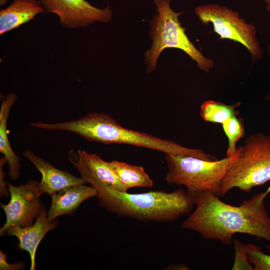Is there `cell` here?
I'll return each mask as SVG.
<instances>
[{
    "mask_svg": "<svg viewBox=\"0 0 270 270\" xmlns=\"http://www.w3.org/2000/svg\"><path fill=\"white\" fill-rule=\"evenodd\" d=\"M266 100H270V92L266 97Z\"/></svg>",
    "mask_w": 270,
    "mask_h": 270,
    "instance_id": "484cf974",
    "label": "cell"
},
{
    "mask_svg": "<svg viewBox=\"0 0 270 270\" xmlns=\"http://www.w3.org/2000/svg\"><path fill=\"white\" fill-rule=\"evenodd\" d=\"M8 1V0H0V5L4 6Z\"/></svg>",
    "mask_w": 270,
    "mask_h": 270,
    "instance_id": "d4e9b609",
    "label": "cell"
},
{
    "mask_svg": "<svg viewBox=\"0 0 270 270\" xmlns=\"http://www.w3.org/2000/svg\"><path fill=\"white\" fill-rule=\"evenodd\" d=\"M264 1L266 5V10L268 12H270V0H264ZM267 52L269 55H270V44L268 47Z\"/></svg>",
    "mask_w": 270,
    "mask_h": 270,
    "instance_id": "cb8c5ba5",
    "label": "cell"
},
{
    "mask_svg": "<svg viewBox=\"0 0 270 270\" xmlns=\"http://www.w3.org/2000/svg\"><path fill=\"white\" fill-rule=\"evenodd\" d=\"M164 270H190L184 264H170Z\"/></svg>",
    "mask_w": 270,
    "mask_h": 270,
    "instance_id": "603a6c76",
    "label": "cell"
},
{
    "mask_svg": "<svg viewBox=\"0 0 270 270\" xmlns=\"http://www.w3.org/2000/svg\"><path fill=\"white\" fill-rule=\"evenodd\" d=\"M38 0L44 11L56 14L62 26L68 28L86 26L94 22H108L112 16L108 6L98 8L86 0Z\"/></svg>",
    "mask_w": 270,
    "mask_h": 270,
    "instance_id": "9c48e42d",
    "label": "cell"
},
{
    "mask_svg": "<svg viewBox=\"0 0 270 270\" xmlns=\"http://www.w3.org/2000/svg\"><path fill=\"white\" fill-rule=\"evenodd\" d=\"M44 11L38 0H14L8 7L0 11V34L28 22Z\"/></svg>",
    "mask_w": 270,
    "mask_h": 270,
    "instance_id": "5bb4252c",
    "label": "cell"
},
{
    "mask_svg": "<svg viewBox=\"0 0 270 270\" xmlns=\"http://www.w3.org/2000/svg\"><path fill=\"white\" fill-rule=\"evenodd\" d=\"M270 193V186L244 200L240 206H233L212 192H204L192 198L196 208L181 228L228 246L232 243L235 234H248L266 240L265 246L270 250V216L264 204Z\"/></svg>",
    "mask_w": 270,
    "mask_h": 270,
    "instance_id": "6da1fadb",
    "label": "cell"
},
{
    "mask_svg": "<svg viewBox=\"0 0 270 270\" xmlns=\"http://www.w3.org/2000/svg\"><path fill=\"white\" fill-rule=\"evenodd\" d=\"M240 102L228 105L213 100L204 102L200 106V116L207 122L222 124L225 120L236 116L238 112L236 108Z\"/></svg>",
    "mask_w": 270,
    "mask_h": 270,
    "instance_id": "e0dca14e",
    "label": "cell"
},
{
    "mask_svg": "<svg viewBox=\"0 0 270 270\" xmlns=\"http://www.w3.org/2000/svg\"><path fill=\"white\" fill-rule=\"evenodd\" d=\"M16 99L13 93L8 94L2 100L0 110V152L7 160L8 176L12 180L18 178L20 174V158L12 150L8 136L6 124L12 106Z\"/></svg>",
    "mask_w": 270,
    "mask_h": 270,
    "instance_id": "9a60e30c",
    "label": "cell"
},
{
    "mask_svg": "<svg viewBox=\"0 0 270 270\" xmlns=\"http://www.w3.org/2000/svg\"><path fill=\"white\" fill-rule=\"evenodd\" d=\"M7 254L2 250H0V270H19L24 269V265L22 262L10 264L8 262Z\"/></svg>",
    "mask_w": 270,
    "mask_h": 270,
    "instance_id": "44dd1931",
    "label": "cell"
},
{
    "mask_svg": "<svg viewBox=\"0 0 270 270\" xmlns=\"http://www.w3.org/2000/svg\"><path fill=\"white\" fill-rule=\"evenodd\" d=\"M246 254L254 270H270V255L265 254L261 247L254 244H246Z\"/></svg>",
    "mask_w": 270,
    "mask_h": 270,
    "instance_id": "d6986e66",
    "label": "cell"
},
{
    "mask_svg": "<svg viewBox=\"0 0 270 270\" xmlns=\"http://www.w3.org/2000/svg\"><path fill=\"white\" fill-rule=\"evenodd\" d=\"M234 250V260L232 270H254V266L248 262L246 254V244L237 239L233 240Z\"/></svg>",
    "mask_w": 270,
    "mask_h": 270,
    "instance_id": "ffe728a7",
    "label": "cell"
},
{
    "mask_svg": "<svg viewBox=\"0 0 270 270\" xmlns=\"http://www.w3.org/2000/svg\"><path fill=\"white\" fill-rule=\"evenodd\" d=\"M97 190L98 204L118 216L148 222H170L189 214L194 203L186 190H150L140 194L120 192L104 186Z\"/></svg>",
    "mask_w": 270,
    "mask_h": 270,
    "instance_id": "7a4b0ae2",
    "label": "cell"
},
{
    "mask_svg": "<svg viewBox=\"0 0 270 270\" xmlns=\"http://www.w3.org/2000/svg\"><path fill=\"white\" fill-rule=\"evenodd\" d=\"M222 126L228 139L226 157H230L237 150V142L244 136V121L242 118L234 116L225 120Z\"/></svg>",
    "mask_w": 270,
    "mask_h": 270,
    "instance_id": "ac0fdd59",
    "label": "cell"
},
{
    "mask_svg": "<svg viewBox=\"0 0 270 270\" xmlns=\"http://www.w3.org/2000/svg\"><path fill=\"white\" fill-rule=\"evenodd\" d=\"M58 221L52 222L48 218V212L42 205L34 224L22 227L18 225L10 226L6 230L8 236H16L18 240V248L28 252L30 260V270H36L35 258L38 246L47 232L54 229Z\"/></svg>",
    "mask_w": 270,
    "mask_h": 270,
    "instance_id": "8fae6325",
    "label": "cell"
},
{
    "mask_svg": "<svg viewBox=\"0 0 270 270\" xmlns=\"http://www.w3.org/2000/svg\"><path fill=\"white\" fill-rule=\"evenodd\" d=\"M97 190L84 184L64 188L50 196L52 203L48 212V218L52 222L62 215H71L80 204L90 198L96 196Z\"/></svg>",
    "mask_w": 270,
    "mask_h": 270,
    "instance_id": "4fadbf2b",
    "label": "cell"
},
{
    "mask_svg": "<svg viewBox=\"0 0 270 270\" xmlns=\"http://www.w3.org/2000/svg\"><path fill=\"white\" fill-rule=\"evenodd\" d=\"M157 14L150 24V48L145 53L147 71L155 70L161 52L166 48H177L184 51L197 64L198 67L208 72L214 66L212 60L206 58L189 40L178 20L181 12L170 7V0H154Z\"/></svg>",
    "mask_w": 270,
    "mask_h": 270,
    "instance_id": "5b68a950",
    "label": "cell"
},
{
    "mask_svg": "<svg viewBox=\"0 0 270 270\" xmlns=\"http://www.w3.org/2000/svg\"><path fill=\"white\" fill-rule=\"evenodd\" d=\"M52 128L72 132L91 142L130 144L165 154L190 156L208 160L216 159L202 150L186 148L171 140L124 128L110 116L102 112H92L76 120L54 123Z\"/></svg>",
    "mask_w": 270,
    "mask_h": 270,
    "instance_id": "3957f363",
    "label": "cell"
},
{
    "mask_svg": "<svg viewBox=\"0 0 270 270\" xmlns=\"http://www.w3.org/2000/svg\"><path fill=\"white\" fill-rule=\"evenodd\" d=\"M108 164L128 190L138 187L152 188L154 186V181L142 166L116 160L108 162Z\"/></svg>",
    "mask_w": 270,
    "mask_h": 270,
    "instance_id": "2e32d148",
    "label": "cell"
},
{
    "mask_svg": "<svg viewBox=\"0 0 270 270\" xmlns=\"http://www.w3.org/2000/svg\"><path fill=\"white\" fill-rule=\"evenodd\" d=\"M69 160L78 170L80 178L93 187L104 186L120 192L128 190L120 182L108 164L96 154L78 149L69 152Z\"/></svg>",
    "mask_w": 270,
    "mask_h": 270,
    "instance_id": "30bf717a",
    "label": "cell"
},
{
    "mask_svg": "<svg viewBox=\"0 0 270 270\" xmlns=\"http://www.w3.org/2000/svg\"><path fill=\"white\" fill-rule=\"evenodd\" d=\"M194 12L204 24H212L214 32L220 38L230 39L245 46L253 62L262 58V50L256 37V26L246 23L238 12L214 4L198 6Z\"/></svg>",
    "mask_w": 270,
    "mask_h": 270,
    "instance_id": "52a82bcc",
    "label": "cell"
},
{
    "mask_svg": "<svg viewBox=\"0 0 270 270\" xmlns=\"http://www.w3.org/2000/svg\"><path fill=\"white\" fill-rule=\"evenodd\" d=\"M22 156L42 174V178L39 182L42 194H48L51 196L64 188L86 183L81 178L56 168L30 150L24 151Z\"/></svg>",
    "mask_w": 270,
    "mask_h": 270,
    "instance_id": "7c38bea8",
    "label": "cell"
},
{
    "mask_svg": "<svg viewBox=\"0 0 270 270\" xmlns=\"http://www.w3.org/2000/svg\"><path fill=\"white\" fill-rule=\"evenodd\" d=\"M239 148L232 156L208 160L180 154H166L168 172L165 180L170 184L184 186L192 200L205 191L221 196L222 180L226 171L238 157Z\"/></svg>",
    "mask_w": 270,
    "mask_h": 270,
    "instance_id": "277c9868",
    "label": "cell"
},
{
    "mask_svg": "<svg viewBox=\"0 0 270 270\" xmlns=\"http://www.w3.org/2000/svg\"><path fill=\"white\" fill-rule=\"evenodd\" d=\"M6 184L10 199L6 204H0L6 216V222L0 229L1 236L12 226L26 227L32 224L43 205L40 202L42 194L37 181L30 180L19 186Z\"/></svg>",
    "mask_w": 270,
    "mask_h": 270,
    "instance_id": "ba28073f",
    "label": "cell"
},
{
    "mask_svg": "<svg viewBox=\"0 0 270 270\" xmlns=\"http://www.w3.org/2000/svg\"><path fill=\"white\" fill-rule=\"evenodd\" d=\"M8 162L4 156L0 160V196H2L4 195L6 197L9 196L10 193L8 190L6 188V182L4 181V177L5 176L4 172L3 170V166Z\"/></svg>",
    "mask_w": 270,
    "mask_h": 270,
    "instance_id": "7402d4cb",
    "label": "cell"
},
{
    "mask_svg": "<svg viewBox=\"0 0 270 270\" xmlns=\"http://www.w3.org/2000/svg\"><path fill=\"white\" fill-rule=\"evenodd\" d=\"M238 148V157L222 180L221 196L234 188L248 192L270 180V134L251 135Z\"/></svg>",
    "mask_w": 270,
    "mask_h": 270,
    "instance_id": "8992f818",
    "label": "cell"
}]
</instances>
